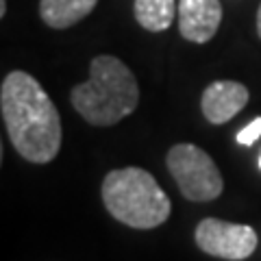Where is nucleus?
<instances>
[{"label":"nucleus","instance_id":"7","mask_svg":"<svg viewBox=\"0 0 261 261\" xmlns=\"http://www.w3.org/2000/svg\"><path fill=\"white\" fill-rule=\"evenodd\" d=\"M248 89L238 81H214L200 98L202 116L211 124H224L246 107Z\"/></svg>","mask_w":261,"mask_h":261},{"label":"nucleus","instance_id":"5","mask_svg":"<svg viewBox=\"0 0 261 261\" xmlns=\"http://www.w3.org/2000/svg\"><path fill=\"white\" fill-rule=\"evenodd\" d=\"M196 246L211 257L226 261L248 259L257 248V233L248 224H233L218 218H205L194 231Z\"/></svg>","mask_w":261,"mask_h":261},{"label":"nucleus","instance_id":"13","mask_svg":"<svg viewBox=\"0 0 261 261\" xmlns=\"http://www.w3.org/2000/svg\"><path fill=\"white\" fill-rule=\"evenodd\" d=\"M259 170H261V154H259Z\"/></svg>","mask_w":261,"mask_h":261},{"label":"nucleus","instance_id":"2","mask_svg":"<svg viewBox=\"0 0 261 261\" xmlns=\"http://www.w3.org/2000/svg\"><path fill=\"white\" fill-rule=\"evenodd\" d=\"M70 100L87 124L113 126L135 111L140 85L124 61L98 55L89 63V79L72 89Z\"/></svg>","mask_w":261,"mask_h":261},{"label":"nucleus","instance_id":"11","mask_svg":"<svg viewBox=\"0 0 261 261\" xmlns=\"http://www.w3.org/2000/svg\"><path fill=\"white\" fill-rule=\"evenodd\" d=\"M7 15V0H0V18Z\"/></svg>","mask_w":261,"mask_h":261},{"label":"nucleus","instance_id":"12","mask_svg":"<svg viewBox=\"0 0 261 261\" xmlns=\"http://www.w3.org/2000/svg\"><path fill=\"white\" fill-rule=\"evenodd\" d=\"M257 33L261 37V5H259V11H257Z\"/></svg>","mask_w":261,"mask_h":261},{"label":"nucleus","instance_id":"8","mask_svg":"<svg viewBox=\"0 0 261 261\" xmlns=\"http://www.w3.org/2000/svg\"><path fill=\"white\" fill-rule=\"evenodd\" d=\"M98 0H39V15L50 29H70L94 11Z\"/></svg>","mask_w":261,"mask_h":261},{"label":"nucleus","instance_id":"1","mask_svg":"<svg viewBox=\"0 0 261 261\" xmlns=\"http://www.w3.org/2000/svg\"><path fill=\"white\" fill-rule=\"evenodd\" d=\"M7 135L22 159L50 163L61 148V118L46 89L29 72L13 70L0 87Z\"/></svg>","mask_w":261,"mask_h":261},{"label":"nucleus","instance_id":"10","mask_svg":"<svg viewBox=\"0 0 261 261\" xmlns=\"http://www.w3.org/2000/svg\"><path fill=\"white\" fill-rule=\"evenodd\" d=\"M261 137V118H255L250 124L244 126L238 133V144L242 146H252Z\"/></svg>","mask_w":261,"mask_h":261},{"label":"nucleus","instance_id":"9","mask_svg":"<svg viewBox=\"0 0 261 261\" xmlns=\"http://www.w3.org/2000/svg\"><path fill=\"white\" fill-rule=\"evenodd\" d=\"M133 13L142 29L161 33L172 27L174 15L178 13V5L174 0H135Z\"/></svg>","mask_w":261,"mask_h":261},{"label":"nucleus","instance_id":"6","mask_svg":"<svg viewBox=\"0 0 261 261\" xmlns=\"http://www.w3.org/2000/svg\"><path fill=\"white\" fill-rule=\"evenodd\" d=\"M178 31L183 39L207 44L220 29L222 5L220 0H178Z\"/></svg>","mask_w":261,"mask_h":261},{"label":"nucleus","instance_id":"3","mask_svg":"<svg viewBox=\"0 0 261 261\" xmlns=\"http://www.w3.org/2000/svg\"><path fill=\"white\" fill-rule=\"evenodd\" d=\"M105 209L130 228H154L170 218L172 202L157 178L142 168L111 170L102 181Z\"/></svg>","mask_w":261,"mask_h":261},{"label":"nucleus","instance_id":"4","mask_svg":"<svg viewBox=\"0 0 261 261\" xmlns=\"http://www.w3.org/2000/svg\"><path fill=\"white\" fill-rule=\"evenodd\" d=\"M168 170L187 200L209 202L224 190L216 161L196 144H176L168 152Z\"/></svg>","mask_w":261,"mask_h":261}]
</instances>
